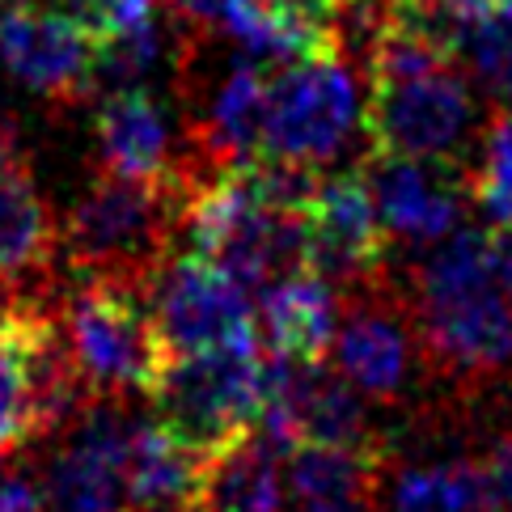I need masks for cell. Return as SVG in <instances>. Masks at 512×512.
Returning a JSON list of instances; mask_svg holds the SVG:
<instances>
[{"label":"cell","instance_id":"obj_1","mask_svg":"<svg viewBox=\"0 0 512 512\" xmlns=\"http://www.w3.org/2000/svg\"><path fill=\"white\" fill-rule=\"evenodd\" d=\"M411 318L432 369L491 377L512 364V301L483 229H453L415 267Z\"/></svg>","mask_w":512,"mask_h":512},{"label":"cell","instance_id":"obj_2","mask_svg":"<svg viewBox=\"0 0 512 512\" xmlns=\"http://www.w3.org/2000/svg\"><path fill=\"white\" fill-rule=\"evenodd\" d=\"M187 191V161H182V174L166 182L98 174L60 225V246L68 254L72 276L119 280L149 292L161 263L170 259L174 233L182 229Z\"/></svg>","mask_w":512,"mask_h":512},{"label":"cell","instance_id":"obj_3","mask_svg":"<svg viewBox=\"0 0 512 512\" xmlns=\"http://www.w3.org/2000/svg\"><path fill=\"white\" fill-rule=\"evenodd\" d=\"M56 322L89 398H153L174 360L149 292L132 284L77 276Z\"/></svg>","mask_w":512,"mask_h":512},{"label":"cell","instance_id":"obj_4","mask_svg":"<svg viewBox=\"0 0 512 512\" xmlns=\"http://www.w3.org/2000/svg\"><path fill=\"white\" fill-rule=\"evenodd\" d=\"M182 229L199 254L221 263L250 292H263L292 267H305V212L271 208L254 191L246 161L212 174L191 170Z\"/></svg>","mask_w":512,"mask_h":512},{"label":"cell","instance_id":"obj_5","mask_svg":"<svg viewBox=\"0 0 512 512\" xmlns=\"http://www.w3.org/2000/svg\"><path fill=\"white\" fill-rule=\"evenodd\" d=\"M364 127L360 85L343 51H314L267 77L263 153L297 166H331Z\"/></svg>","mask_w":512,"mask_h":512},{"label":"cell","instance_id":"obj_6","mask_svg":"<svg viewBox=\"0 0 512 512\" xmlns=\"http://www.w3.org/2000/svg\"><path fill=\"white\" fill-rule=\"evenodd\" d=\"M267 347H212L174 356L153 390L157 419L208 453L259 428L267 407Z\"/></svg>","mask_w":512,"mask_h":512},{"label":"cell","instance_id":"obj_7","mask_svg":"<svg viewBox=\"0 0 512 512\" xmlns=\"http://www.w3.org/2000/svg\"><path fill=\"white\" fill-rule=\"evenodd\" d=\"M474 94L457 64H441L407 77H369L364 102V140L369 153L398 157H441L470 161L466 144L474 136Z\"/></svg>","mask_w":512,"mask_h":512},{"label":"cell","instance_id":"obj_8","mask_svg":"<svg viewBox=\"0 0 512 512\" xmlns=\"http://www.w3.org/2000/svg\"><path fill=\"white\" fill-rule=\"evenodd\" d=\"M153 318L174 356L212 347H263L250 288L237 284L208 254H170L149 284Z\"/></svg>","mask_w":512,"mask_h":512},{"label":"cell","instance_id":"obj_9","mask_svg":"<svg viewBox=\"0 0 512 512\" xmlns=\"http://www.w3.org/2000/svg\"><path fill=\"white\" fill-rule=\"evenodd\" d=\"M386 242L377 199L364 166L318 182L305 204V267H314L339 292L386 276Z\"/></svg>","mask_w":512,"mask_h":512},{"label":"cell","instance_id":"obj_10","mask_svg":"<svg viewBox=\"0 0 512 512\" xmlns=\"http://www.w3.org/2000/svg\"><path fill=\"white\" fill-rule=\"evenodd\" d=\"M136 419L127 398H94L68 424V441L47 462L51 512H127V445Z\"/></svg>","mask_w":512,"mask_h":512},{"label":"cell","instance_id":"obj_11","mask_svg":"<svg viewBox=\"0 0 512 512\" xmlns=\"http://www.w3.org/2000/svg\"><path fill=\"white\" fill-rule=\"evenodd\" d=\"M360 166L369 174V187L390 242H407V246L445 242L457 229V221H462V208L474 204L470 161L369 153Z\"/></svg>","mask_w":512,"mask_h":512},{"label":"cell","instance_id":"obj_12","mask_svg":"<svg viewBox=\"0 0 512 512\" xmlns=\"http://www.w3.org/2000/svg\"><path fill=\"white\" fill-rule=\"evenodd\" d=\"M415 318L411 301H402L386 284H360L347 292L339 331H335V360L339 373L369 398H402L411 390L415 373Z\"/></svg>","mask_w":512,"mask_h":512},{"label":"cell","instance_id":"obj_13","mask_svg":"<svg viewBox=\"0 0 512 512\" xmlns=\"http://www.w3.org/2000/svg\"><path fill=\"white\" fill-rule=\"evenodd\" d=\"M0 64L30 94L68 106L94 94L98 39L72 13L22 0L0 22Z\"/></svg>","mask_w":512,"mask_h":512},{"label":"cell","instance_id":"obj_14","mask_svg":"<svg viewBox=\"0 0 512 512\" xmlns=\"http://www.w3.org/2000/svg\"><path fill=\"white\" fill-rule=\"evenodd\" d=\"M60 259V221L17 153L0 157V280L13 297H43Z\"/></svg>","mask_w":512,"mask_h":512},{"label":"cell","instance_id":"obj_15","mask_svg":"<svg viewBox=\"0 0 512 512\" xmlns=\"http://www.w3.org/2000/svg\"><path fill=\"white\" fill-rule=\"evenodd\" d=\"M94 149L98 174L136 182H166L182 174V161L174 157L170 119L144 85H123L102 94L94 111Z\"/></svg>","mask_w":512,"mask_h":512},{"label":"cell","instance_id":"obj_16","mask_svg":"<svg viewBox=\"0 0 512 512\" xmlns=\"http://www.w3.org/2000/svg\"><path fill=\"white\" fill-rule=\"evenodd\" d=\"M263 115H267V72L250 60H237L221 77V85L212 89L204 115L191 123V153L182 161L199 174H212L259 157Z\"/></svg>","mask_w":512,"mask_h":512},{"label":"cell","instance_id":"obj_17","mask_svg":"<svg viewBox=\"0 0 512 512\" xmlns=\"http://www.w3.org/2000/svg\"><path fill=\"white\" fill-rule=\"evenodd\" d=\"M259 297V335L267 352L309 364L326 360L343 318V292L331 280L318 276L314 267H292Z\"/></svg>","mask_w":512,"mask_h":512},{"label":"cell","instance_id":"obj_18","mask_svg":"<svg viewBox=\"0 0 512 512\" xmlns=\"http://www.w3.org/2000/svg\"><path fill=\"white\" fill-rule=\"evenodd\" d=\"M386 445H297L288 487L297 512H377L386 483Z\"/></svg>","mask_w":512,"mask_h":512},{"label":"cell","instance_id":"obj_19","mask_svg":"<svg viewBox=\"0 0 512 512\" xmlns=\"http://www.w3.org/2000/svg\"><path fill=\"white\" fill-rule=\"evenodd\" d=\"M280 449L259 428L204 453L195 512H284Z\"/></svg>","mask_w":512,"mask_h":512},{"label":"cell","instance_id":"obj_20","mask_svg":"<svg viewBox=\"0 0 512 512\" xmlns=\"http://www.w3.org/2000/svg\"><path fill=\"white\" fill-rule=\"evenodd\" d=\"M204 453L161 419H136L127 445V512H174L195 504Z\"/></svg>","mask_w":512,"mask_h":512},{"label":"cell","instance_id":"obj_21","mask_svg":"<svg viewBox=\"0 0 512 512\" xmlns=\"http://www.w3.org/2000/svg\"><path fill=\"white\" fill-rule=\"evenodd\" d=\"M390 512H496L479 457H445L402 466L390 487Z\"/></svg>","mask_w":512,"mask_h":512},{"label":"cell","instance_id":"obj_22","mask_svg":"<svg viewBox=\"0 0 512 512\" xmlns=\"http://www.w3.org/2000/svg\"><path fill=\"white\" fill-rule=\"evenodd\" d=\"M166 60V30H161L157 13L144 22L115 30L98 39V64H94V94L123 85H144V77Z\"/></svg>","mask_w":512,"mask_h":512},{"label":"cell","instance_id":"obj_23","mask_svg":"<svg viewBox=\"0 0 512 512\" xmlns=\"http://www.w3.org/2000/svg\"><path fill=\"white\" fill-rule=\"evenodd\" d=\"M470 195L491 225H512V111L500 106L483 127V153L474 161Z\"/></svg>","mask_w":512,"mask_h":512},{"label":"cell","instance_id":"obj_24","mask_svg":"<svg viewBox=\"0 0 512 512\" xmlns=\"http://www.w3.org/2000/svg\"><path fill=\"white\" fill-rule=\"evenodd\" d=\"M60 5H64V13L77 17L94 39H106V34L127 30L157 13V0H60Z\"/></svg>","mask_w":512,"mask_h":512},{"label":"cell","instance_id":"obj_25","mask_svg":"<svg viewBox=\"0 0 512 512\" xmlns=\"http://www.w3.org/2000/svg\"><path fill=\"white\" fill-rule=\"evenodd\" d=\"M483 479H487V496L496 512H512V428L491 441V449L479 457Z\"/></svg>","mask_w":512,"mask_h":512},{"label":"cell","instance_id":"obj_26","mask_svg":"<svg viewBox=\"0 0 512 512\" xmlns=\"http://www.w3.org/2000/svg\"><path fill=\"white\" fill-rule=\"evenodd\" d=\"M170 13L182 17L187 26H221L225 22V13L233 9V0H166Z\"/></svg>","mask_w":512,"mask_h":512},{"label":"cell","instance_id":"obj_27","mask_svg":"<svg viewBox=\"0 0 512 512\" xmlns=\"http://www.w3.org/2000/svg\"><path fill=\"white\" fill-rule=\"evenodd\" d=\"M0 512H51V504L34 483L5 479V487H0Z\"/></svg>","mask_w":512,"mask_h":512},{"label":"cell","instance_id":"obj_28","mask_svg":"<svg viewBox=\"0 0 512 512\" xmlns=\"http://www.w3.org/2000/svg\"><path fill=\"white\" fill-rule=\"evenodd\" d=\"M487 242H491V263H496V276H500L508 301H512V225H491Z\"/></svg>","mask_w":512,"mask_h":512},{"label":"cell","instance_id":"obj_29","mask_svg":"<svg viewBox=\"0 0 512 512\" xmlns=\"http://www.w3.org/2000/svg\"><path fill=\"white\" fill-rule=\"evenodd\" d=\"M432 5H441L453 17H483V13H491V0H432Z\"/></svg>","mask_w":512,"mask_h":512},{"label":"cell","instance_id":"obj_30","mask_svg":"<svg viewBox=\"0 0 512 512\" xmlns=\"http://www.w3.org/2000/svg\"><path fill=\"white\" fill-rule=\"evenodd\" d=\"M5 153H13V132L0 123V157H5Z\"/></svg>","mask_w":512,"mask_h":512},{"label":"cell","instance_id":"obj_31","mask_svg":"<svg viewBox=\"0 0 512 512\" xmlns=\"http://www.w3.org/2000/svg\"><path fill=\"white\" fill-rule=\"evenodd\" d=\"M491 9L504 13V17H512V0H491Z\"/></svg>","mask_w":512,"mask_h":512},{"label":"cell","instance_id":"obj_32","mask_svg":"<svg viewBox=\"0 0 512 512\" xmlns=\"http://www.w3.org/2000/svg\"><path fill=\"white\" fill-rule=\"evenodd\" d=\"M0 288H5V280H0ZM0 301H5V292H0Z\"/></svg>","mask_w":512,"mask_h":512},{"label":"cell","instance_id":"obj_33","mask_svg":"<svg viewBox=\"0 0 512 512\" xmlns=\"http://www.w3.org/2000/svg\"><path fill=\"white\" fill-rule=\"evenodd\" d=\"M0 487H5V479H0Z\"/></svg>","mask_w":512,"mask_h":512}]
</instances>
